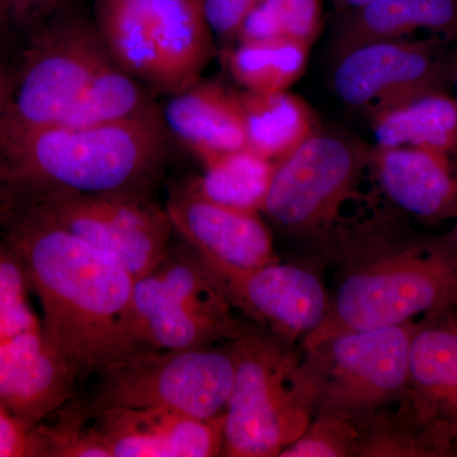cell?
<instances>
[{"label": "cell", "mask_w": 457, "mask_h": 457, "mask_svg": "<svg viewBox=\"0 0 457 457\" xmlns=\"http://www.w3.org/2000/svg\"><path fill=\"white\" fill-rule=\"evenodd\" d=\"M0 236L42 306V328L79 380L141 351L131 330L135 278L62 227L32 195L0 185Z\"/></svg>", "instance_id": "1"}, {"label": "cell", "mask_w": 457, "mask_h": 457, "mask_svg": "<svg viewBox=\"0 0 457 457\" xmlns=\"http://www.w3.org/2000/svg\"><path fill=\"white\" fill-rule=\"evenodd\" d=\"M170 137L158 107L99 125L14 132L0 137V185L26 192L152 194Z\"/></svg>", "instance_id": "2"}, {"label": "cell", "mask_w": 457, "mask_h": 457, "mask_svg": "<svg viewBox=\"0 0 457 457\" xmlns=\"http://www.w3.org/2000/svg\"><path fill=\"white\" fill-rule=\"evenodd\" d=\"M457 308V251L447 239L390 245L348 270L306 352L343 333L414 321Z\"/></svg>", "instance_id": "3"}, {"label": "cell", "mask_w": 457, "mask_h": 457, "mask_svg": "<svg viewBox=\"0 0 457 457\" xmlns=\"http://www.w3.org/2000/svg\"><path fill=\"white\" fill-rule=\"evenodd\" d=\"M230 347L236 375L224 411L222 455L278 456L317 414L311 371L284 345L251 330L245 329Z\"/></svg>", "instance_id": "4"}, {"label": "cell", "mask_w": 457, "mask_h": 457, "mask_svg": "<svg viewBox=\"0 0 457 457\" xmlns=\"http://www.w3.org/2000/svg\"><path fill=\"white\" fill-rule=\"evenodd\" d=\"M236 375L228 347L141 350L99 372L88 398L74 402L87 420L114 408H165L189 416L224 413Z\"/></svg>", "instance_id": "5"}, {"label": "cell", "mask_w": 457, "mask_h": 457, "mask_svg": "<svg viewBox=\"0 0 457 457\" xmlns=\"http://www.w3.org/2000/svg\"><path fill=\"white\" fill-rule=\"evenodd\" d=\"M220 279L191 253L173 252L137 279L131 330L141 350H191L234 341L245 328L233 314Z\"/></svg>", "instance_id": "6"}, {"label": "cell", "mask_w": 457, "mask_h": 457, "mask_svg": "<svg viewBox=\"0 0 457 457\" xmlns=\"http://www.w3.org/2000/svg\"><path fill=\"white\" fill-rule=\"evenodd\" d=\"M372 147L319 129L276 163L262 212L295 236H342V212L356 200Z\"/></svg>", "instance_id": "7"}, {"label": "cell", "mask_w": 457, "mask_h": 457, "mask_svg": "<svg viewBox=\"0 0 457 457\" xmlns=\"http://www.w3.org/2000/svg\"><path fill=\"white\" fill-rule=\"evenodd\" d=\"M114 62L95 22L57 9L42 23L0 117V137L56 126L96 75Z\"/></svg>", "instance_id": "8"}, {"label": "cell", "mask_w": 457, "mask_h": 457, "mask_svg": "<svg viewBox=\"0 0 457 457\" xmlns=\"http://www.w3.org/2000/svg\"><path fill=\"white\" fill-rule=\"evenodd\" d=\"M417 321L343 333L308 351L317 414L368 420L398 403L409 385ZM315 414V416H317Z\"/></svg>", "instance_id": "9"}, {"label": "cell", "mask_w": 457, "mask_h": 457, "mask_svg": "<svg viewBox=\"0 0 457 457\" xmlns=\"http://www.w3.org/2000/svg\"><path fill=\"white\" fill-rule=\"evenodd\" d=\"M21 192L37 198L62 227L120 262L135 281L153 272L170 253L173 225L152 194Z\"/></svg>", "instance_id": "10"}, {"label": "cell", "mask_w": 457, "mask_h": 457, "mask_svg": "<svg viewBox=\"0 0 457 457\" xmlns=\"http://www.w3.org/2000/svg\"><path fill=\"white\" fill-rule=\"evenodd\" d=\"M438 41L369 42L337 57L333 88L345 104L371 114L450 82L451 55Z\"/></svg>", "instance_id": "11"}, {"label": "cell", "mask_w": 457, "mask_h": 457, "mask_svg": "<svg viewBox=\"0 0 457 457\" xmlns=\"http://www.w3.org/2000/svg\"><path fill=\"white\" fill-rule=\"evenodd\" d=\"M165 210L174 233L218 278L279 261L260 212L213 203L188 183L170 192Z\"/></svg>", "instance_id": "12"}, {"label": "cell", "mask_w": 457, "mask_h": 457, "mask_svg": "<svg viewBox=\"0 0 457 457\" xmlns=\"http://www.w3.org/2000/svg\"><path fill=\"white\" fill-rule=\"evenodd\" d=\"M218 278L234 308L287 341L311 335L329 306L330 297L321 279L295 264L278 261Z\"/></svg>", "instance_id": "13"}, {"label": "cell", "mask_w": 457, "mask_h": 457, "mask_svg": "<svg viewBox=\"0 0 457 457\" xmlns=\"http://www.w3.org/2000/svg\"><path fill=\"white\" fill-rule=\"evenodd\" d=\"M400 404L457 453V308L417 321Z\"/></svg>", "instance_id": "14"}, {"label": "cell", "mask_w": 457, "mask_h": 457, "mask_svg": "<svg viewBox=\"0 0 457 457\" xmlns=\"http://www.w3.org/2000/svg\"><path fill=\"white\" fill-rule=\"evenodd\" d=\"M79 381L42 324L0 341V404L31 428L68 404Z\"/></svg>", "instance_id": "15"}, {"label": "cell", "mask_w": 457, "mask_h": 457, "mask_svg": "<svg viewBox=\"0 0 457 457\" xmlns=\"http://www.w3.org/2000/svg\"><path fill=\"white\" fill-rule=\"evenodd\" d=\"M95 420L111 457H213L224 451V413L200 418L165 408H114Z\"/></svg>", "instance_id": "16"}, {"label": "cell", "mask_w": 457, "mask_h": 457, "mask_svg": "<svg viewBox=\"0 0 457 457\" xmlns=\"http://www.w3.org/2000/svg\"><path fill=\"white\" fill-rule=\"evenodd\" d=\"M371 170L403 212L431 222L455 218L457 170L450 155L423 147L374 146Z\"/></svg>", "instance_id": "17"}, {"label": "cell", "mask_w": 457, "mask_h": 457, "mask_svg": "<svg viewBox=\"0 0 457 457\" xmlns=\"http://www.w3.org/2000/svg\"><path fill=\"white\" fill-rule=\"evenodd\" d=\"M170 96L162 113L165 128L201 162L246 146L239 93L200 79Z\"/></svg>", "instance_id": "18"}, {"label": "cell", "mask_w": 457, "mask_h": 457, "mask_svg": "<svg viewBox=\"0 0 457 457\" xmlns=\"http://www.w3.org/2000/svg\"><path fill=\"white\" fill-rule=\"evenodd\" d=\"M163 71V93L201 79L215 55L204 0H144Z\"/></svg>", "instance_id": "19"}, {"label": "cell", "mask_w": 457, "mask_h": 457, "mask_svg": "<svg viewBox=\"0 0 457 457\" xmlns=\"http://www.w3.org/2000/svg\"><path fill=\"white\" fill-rule=\"evenodd\" d=\"M457 36V0H374L351 9L339 23L336 59L369 42L404 40L417 31Z\"/></svg>", "instance_id": "20"}, {"label": "cell", "mask_w": 457, "mask_h": 457, "mask_svg": "<svg viewBox=\"0 0 457 457\" xmlns=\"http://www.w3.org/2000/svg\"><path fill=\"white\" fill-rule=\"evenodd\" d=\"M376 145L423 147L457 153V102L432 90L371 113Z\"/></svg>", "instance_id": "21"}, {"label": "cell", "mask_w": 457, "mask_h": 457, "mask_svg": "<svg viewBox=\"0 0 457 457\" xmlns=\"http://www.w3.org/2000/svg\"><path fill=\"white\" fill-rule=\"evenodd\" d=\"M239 97L245 114L246 147L275 163L320 129L308 102L287 90H243Z\"/></svg>", "instance_id": "22"}, {"label": "cell", "mask_w": 457, "mask_h": 457, "mask_svg": "<svg viewBox=\"0 0 457 457\" xmlns=\"http://www.w3.org/2000/svg\"><path fill=\"white\" fill-rule=\"evenodd\" d=\"M93 22L122 71L144 87L163 92L161 56L144 0H96Z\"/></svg>", "instance_id": "23"}, {"label": "cell", "mask_w": 457, "mask_h": 457, "mask_svg": "<svg viewBox=\"0 0 457 457\" xmlns=\"http://www.w3.org/2000/svg\"><path fill=\"white\" fill-rule=\"evenodd\" d=\"M203 164V176L191 180L189 187L213 203L245 212H262L275 162L245 146L212 156Z\"/></svg>", "instance_id": "24"}, {"label": "cell", "mask_w": 457, "mask_h": 457, "mask_svg": "<svg viewBox=\"0 0 457 457\" xmlns=\"http://www.w3.org/2000/svg\"><path fill=\"white\" fill-rule=\"evenodd\" d=\"M311 45L290 40L237 41L225 53V66L240 86L255 93L287 90L305 71Z\"/></svg>", "instance_id": "25"}, {"label": "cell", "mask_w": 457, "mask_h": 457, "mask_svg": "<svg viewBox=\"0 0 457 457\" xmlns=\"http://www.w3.org/2000/svg\"><path fill=\"white\" fill-rule=\"evenodd\" d=\"M323 27L321 0H258L236 41L290 38L312 45Z\"/></svg>", "instance_id": "26"}, {"label": "cell", "mask_w": 457, "mask_h": 457, "mask_svg": "<svg viewBox=\"0 0 457 457\" xmlns=\"http://www.w3.org/2000/svg\"><path fill=\"white\" fill-rule=\"evenodd\" d=\"M59 422L33 427L31 457H111L97 426L87 427V418L71 403L60 408Z\"/></svg>", "instance_id": "27"}, {"label": "cell", "mask_w": 457, "mask_h": 457, "mask_svg": "<svg viewBox=\"0 0 457 457\" xmlns=\"http://www.w3.org/2000/svg\"><path fill=\"white\" fill-rule=\"evenodd\" d=\"M29 290L22 263L0 236V341L40 326L29 306Z\"/></svg>", "instance_id": "28"}, {"label": "cell", "mask_w": 457, "mask_h": 457, "mask_svg": "<svg viewBox=\"0 0 457 457\" xmlns=\"http://www.w3.org/2000/svg\"><path fill=\"white\" fill-rule=\"evenodd\" d=\"M360 426L350 418L317 414L309 428L278 457L357 456Z\"/></svg>", "instance_id": "29"}, {"label": "cell", "mask_w": 457, "mask_h": 457, "mask_svg": "<svg viewBox=\"0 0 457 457\" xmlns=\"http://www.w3.org/2000/svg\"><path fill=\"white\" fill-rule=\"evenodd\" d=\"M258 0H204V14L213 35L236 40L240 26Z\"/></svg>", "instance_id": "30"}, {"label": "cell", "mask_w": 457, "mask_h": 457, "mask_svg": "<svg viewBox=\"0 0 457 457\" xmlns=\"http://www.w3.org/2000/svg\"><path fill=\"white\" fill-rule=\"evenodd\" d=\"M31 431L0 404V457H31Z\"/></svg>", "instance_id": "31"}, {"label": "cell", "mask_w": 457, "mask_h": 457, "mask_svg": "<svg viewBox=\"0 0 457 457\" xmlns=\"http://www.w3.org/2000/svg\"><path fill=\"white\" fill-rule=\"evenodd\" d=\"M65 0H5L12 17L16 20L46 21L62 7Z\"/></svg>", "instance_id": "32"}, {"label": "cell", "mask_w": 457, "mask_h": 457, "mask_svg": "<svg viewBox=\"0 0 457 457\" xmlns=\"http://www.w3.org/2000/svg\"><path fill=\"white\" fill-rule=\"evenodd\" d=\"M14 80L16 78H12L11 74L0 65V117L8 106L9 99L13 92Z\"/></svg>", "instance_id": "33"}, {"label": "cell", "mask_w": 457, "mask_h": 457, "mask_svg": "<svg viewBox=\"0 0 457 457\" xmlns=\"http://www.w3.org/2000/svg\"><path fill=\"white\" fill-rule=\"evenodd\" d=\"M450 82L453 84V89H455V97L453 98L457 102V50L451 55Z\"/></svg>", "instance_id": "34"}, {"label": "cell", "mask_w": 457, "mask_h": 457, "mask_svg": "<svg viewBox=\"0 0 457 457\" xmlns=\"http://www.w3.org/2000/svg\"><path fill=\"white\" fill-rule=\"evenodd\" d=\"M11 18L12 14L11 11H9L7 3H5V0H0V29L7 25Z\"/></svg>", "instance_id": "35"}, {"label": "cell", "mask_w": 457, "mask_h": 457, "mask_svg": "<svg viewBox=\"0 0 457 457\" xmlns=\"http://www.w3.org/2000/svg\"><path fill=\"white\" fill-rule=\"evenodd\" d=\"M343 7L350 9H357L374 2V0H337Z\"/></svg>", "instance_id": "36"}, {"label": "cell", "mask_w": 457, "mask_h": 457, "mask_svg": "<svg viewBox=\"0 0 457 457\" xmlns=\"http://www.w3.org/2000/svg\"><path fill=\"white\" fill-rule=\"evenodd\" d=\"M455 218L457 219V212L455 213ZM450 242L453 243V245L455 246V249L457 251V222L456 227L453 228V233H451V236L449 237Z\"/></svg>", "instance_id": "37"}, {"label": "cell", "mask_w": 457, "mask_h": 457, "mask_svg": "<svg viewBox=\"0 0 457 457\" xmlns=\"http://www.w3.org/2000/svg\"><path fill=\"white\" fill-rule=\"evenodd\" d=\"M456 170H457V168H456Z\"/></svg>", "instance_id": "38"}]
</instances>
